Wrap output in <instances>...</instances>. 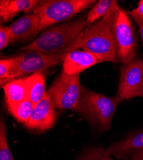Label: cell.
<instances>
[{"instance_id": "obj_1", "label": "cell", "mask_w": 143, "mask_h": 160, "mask_svg": "<svg viewBox=\"0 0 143 160\" xmlns=\"http://www.w3.org/2000/svg\"><path fill=\"white\" fill-rule=\"evenodd\" d=\"M89 26L86 19H74L54 26L42 33L35 41L23 47V51H37L47 54L62 52H71L82 48V38L84 30Z\"/></svg>"}, {"instance_id": "obj_2", "label": "cell", "mask_w": 143, "mask_h": 160, "mask_svg": "<svg viewBox=\"0 0 143 160\" xmlns=\"http://www.w3.org/2000/svg\"><path fill=\"white\" fill-rule=\"evenodd\" d=\"M120 7L116 2L107 15L88 26L84 32L81 42L82 49L93 54L100 63L118 62L113 24Z\"/></svg>"}, {"instance_id": "obj_3", "label": "cell", "mask_w": 143, "mask_h": 160, "mask_svg": "<svg viewBox=\"0 0 143 160\" xmlns=\"http://www.w3.org/2000/svg\"><path fill=\"white\" fill-rule=\"evenodd\" d=\"M118 96L107 97L82 86L81 95L73 111L102 131L111 128L113 116L123 101Z\"/></svg>"}, {"instance_id": "obj_4", "label": "cell", "mask_w": 143, "mask_h": 160, "mask_svg": "<svg viewBox=\"0 0 143 160\" xmlns=\"http://www.w3.org/2000/svg\"><path fill=\"white\" fill-rule=\"evenodd\" d=\"M96 3L95 0H43L32 13L40 18L41 32L49 26L71 19Z\"/></svg>"}, {"instance_id": "obj_5", "label": "cell", "mask_w": 143, "mask_h": 160, "mask_svg": "<svg viewBox=\"0 0 143 160\" xmlns=\"http://www.w3.org/2000/svg\"><path fill=\"white\" fill-rule=\"evenodd\" d=\"M69 53L62 52L57 54H47L37 51H24L11 58L10 82L26 74L42 72L56 65L60 61H64Z\"/></svg>"}, {"instance_id": "obj_6", "label": "cell", "mask_w": 143, "mask_h": 160, "mask_svg": "<svg viewBox=\"0 0 143 160\" xmlns=\"http://www.w3.org/2000/svg\"><path fill=\"white\" fill-rule=\"evenodd\" d=\"M113 31L117 60L123 64L131 62L136 57V39L131 21L126 12L121 7L114 18Z\"/></svg>"}, {"instance_id": "obj_7", "label": "cell", "mask_w": 143, "mask_h": 160, "mask_svg": "<svg viewBox=\"0 0 143 160\" xmlns=\"http://www.w3.org/2000/svg\"><path fill=\"white\" fill-rule=\"evenodd\" d=\"M82 86L80 75L69 76L63 72L47 91L55 108L73 110L79 101Z\"/></svg>"}, {"instance_id": "obj_8", "label": "cell", "mask_w": 143, "mask_h": 160, "mask_svg": "<svg viewBox=\"0 0 143 160\" xmlns=\"http://www.w3.org/2000/svg\"><path fill=\"white\" fill-rule=\"evenodd\" d=\"M143 89V60L135 59L121 69V77L117 96L130 99L140 96Z\"/></svg>"}, {"instance_id": "obj_9", "label": "cell", "mask_w": 143, "mask_h": 160, "mask_svg": "<svg viewBox=\"0 0 143 160\" xmlns=\"http://www.w3.org/2000/svg\"><path fill=\"white\" fill-rule=\"evenodd\" d=\"M55 121V107L50 97L46 94L41 101L35 105L29 120L24 125L29 129L44 132L53 127Z\"/></svg>"}, {"instance_id": "obj_10", "label": "cell", "mask_w": 143, "mask_h": 160, "mask_svg": "<svg viewBox=\"0 0 143 160\" xmlns=\"http://www.w3.org/2000/svg\"><path fill=\"white\" fill-rule=\"evenodd\" d=\"M40 18L36 14L24 16L8 26L10 32V44L28 41L40 32Z\"/></svg>"}, {"instance_id": "obj_11", "label": "cell", "mask_w": 143, "mask_h": 160, "mask_svg": "<svg viewBox=\"0 0 143 160\" xmlns=\"http://www.w3.org/2000/svg\"><path fill=\"white\" fill-rule=\"evenodd\" d=\"M143 150V130L128 136L126 138L112 143L105 150L107 156H114L120 160L129 159Z\"/></svg>"}, {"instance_id": "obj_12", "label": "cell", "mask_w": 143, "mask_h": 160, "mask_svg": "<svg viewBox=\"0 0 143 160\" xmlns=\"http://www.w3.org/2000/svg\"><path fill=\"white\" fill-rule=\"evenodd\" d=\"M100 63L90 52L76 49L69 52L63 61L62 72L67 75H80L84 70Z\"/></svg>"}, {"instance_id": "obj_13", "label": "cell", "mask_w": 143, "mask_h": 160, "mask_svg": "<svg viewBox=\"0 0 143 160\" xmlns=\"http://www.w3.org/2000/svg\"><path fill=\"white\" fill-rule=\"evenodd\" d=\"M40 1L38 0H1L0 17L5 22L10 21L19 12H32Z\"/></svg>"}, {"instance_id": "obj_14", "label": "cell", "mask_w": 143, "mask_h": 160, "mask_svg": "<svg viewBox=\"0 0 143 160\" xmlns=\"http://www.w3.org/2000/svg\"><path fill=\"white\" fill-rule=\"evenodd\" d=\"M7 106L20 103L28 99L27 88L24 79H16L7 83L3 87Z\"/></svg>"}, {"instance_id": "obj_15", "label": "cell", "mask_w": 143, "mask_h": 160, "mask_svg": "<svg viewBox=\"0 0 143 160\" xmlns=\"http://www.w3.org/2000/svg\"><path fill=\"white\" fill-rule=\"evenodd\" d=\"M23 79L27 88L28 99L35 105L47 94L44 75L42 72L34 73Z\"/></svg>"}, {"instance_id": "obj_16", "label": "cell", "mask_w": 143, "mask_h": 160, "mask_svg": "<svg viewBox=\"0 0 143 160\" xmlns=\"http://www.w3.org/2000/svg\"><path fill=\"white\" fill-rule=\"evenodd\" d=\"M34 107L35 104L29 99H27L20 103L8 106L7 109L18 121L24 124L29 120Z\"/></svg>"}, {"instance_id": "obj_17", "label": "cell", "mask_w": 143, "mask_h": 160, "mask_svg": "<svg viewBox=\"0 0 143 160\" xmlns=\"http://www.w3.org/2000/svg\"><path fill=\"white\" fill-rule=\"evenodd\" d=\"M117 2L115 0H100L89 12L86 22L89 26L103 18Z\"/></svg>"}, {"instance_id": "obj_18", "label": "cell", "mask_w": 143, "mask_h": 160, "mask_svg": "<svg viewBox=\"0 0 143 160\" xmlns=\"http://www.w3.org/2000/svg\"><path fill=\"white\" fill-rule=\"evenodd\" d=\"M7 129L5 122L0 121V160H13L7 142Z\"/></svg>"}, {"instance_id": "obj_19", "label": "cell", "mask_w": 143, "mask_h": 160, "mask_svg": "<svg viewBox=\"0 0 143 160\" xmlns=\"http://www.w3.org/2000/svg\"><path fill=\"white\" fill-rule=\"evenodd\" d=\"M76 160H115L110 156H105L103 147H94L85 151Z\"/></svg>"}, {"instance_id": "obj_20", "label": "cell", "mask_w": 143, "mask_h": 160, "mask_svg": "<svg viewBox=\"0 0 143 160\" xmlns=\"http://www.w3.org/2000/svg\"><path fill=\"white\" fill-rule=\"evenodd\" d=\"M12 59L2 58L0 60V83L3 88L7 83L10 82V72L11 69Z\"/></svg>"}, {"instance_id": "obj_21", "label": "cell", "mask_w": 143, "mask_h": 160, "mask_svg": "<svg viewBox=\"0 0 143 160\" xmlns=\"http://www.w3.org/2000/svg\"><path fill=\"white\" fill-rule=\"evenodd\" d=\"M10 42V32L8 27L0 26V49L5 48Z\"/></svg>"}, {"instance_id": "obj_22", "label": "cell", "mask_w": 143, "mask_h": 160, "mask_svg": "<svg viewBox=\"0 0 143 160\" xmlns=\"http://www.w3.org/2000/svg\"><path fill=\"white\" fill-rule=\"evenodd\" d=\"M127 14H129L130 16L137 23L139 26V33L140 35L142 42V46H143V17L140 16V15L136 14V13L132 12V11H126Z\"/></svg>"}, {"instance_id": "obj_23", "label": "cell", "mask_w": 143, "mask_h": 160, "mask_svg": "<svg viewBox=\"0 0 143 160\" xmlns=\"http://www.w3.org/2000/svg\"><path fill=\"white\" fill-rule=\"evenodd\" d=\"M132 11L143 17V0L139 1L137 5V7Z\"/></svg>"}, {"instance_id": "obj_24", "label": "cell", "mask_w": 143, "mask_h": 160, "mask_svg": "<svg viewBox=\"0 0 143 160\" xmlns=\"http://www.w3.org/2000/svg\"><path fill=\"white\" fill-rule=\"evenodd\" d=\"M132 160H143V150L135 154L132 158Z\"/></svg>"}, {"instance_id": "obj_25", "label": "cell", "mask_w": 143, "mask_h": 160, "mask_svg": "<svg viewBox=\"0 0 143 160\" xmlns=\"http://www.w3.org/2000/svg\"><path fill=\"white\" fill-rule=\"evenodd\" d=\"M140 96H143V89H142V91L141 92V94H140Z\"/></svg>"}]
</instances>
